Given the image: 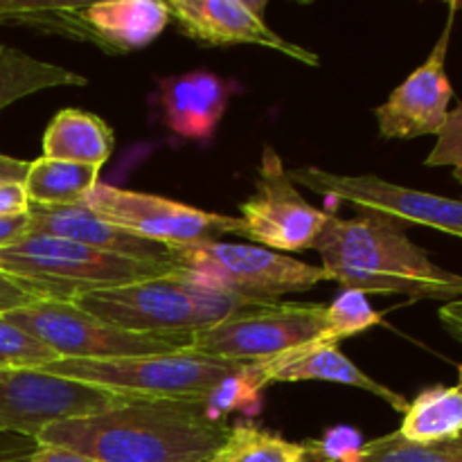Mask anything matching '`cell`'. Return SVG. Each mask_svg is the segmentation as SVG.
Here are the masks:
<instances>
[{"label": "cell", "instance_id": "obj_15", "mask_svg": "<svg viewBox=\"0 0 462 462\" xmlns=\"http://www.w3.org/2000/svg\"><path fill=\"white\" fill-rule=\"evenodd\" d=\"M246 377L257 393H262L271 383L328 382L370 393V395L383 400L391 409H395L402 415L409 409V400L402 393L383 386L377 379L370 377L368 373H364L329 338H316L307 346L284 352V355L264 361V364L246 365Z\"/></svg>", "mask_w": 462, "mask_h": 462}, {"label": "cell", "instance_id": "obj_35", "mask_svg": "<svg viewBox=\"0 0 462 462\" xmlns=\"http://www.w3.org/2000/svg\"><path fill=\"white\" fill-rule=\"evenodd\" d=\"M438 319H440V323L445 325L447 332H449L456 341L462 343V302L460 300L447 302L445 307L438 310Z\"/></svg>", "mask_w": 462, "mask_h": 462}, {"label": "cell", "instance_id": "obj_7", "mask_svg": "<svg viewBox=\"0 0 462 462\" xmlns=\"http://www.w3.org/2000/svg\"><path fill=\"white\" fill-rule=\"evenodd\" d=\"M316 338H329L328 305L271 302L199 329L192 334L189 350L221 361L255 365L307 346Z\"/></svg>", "mask_w": 462, "mask_h": 462}, {"label": "cell", "instance_id": "obj_5", "mask_svg": "<svg viewBox=\"0 0 462 462\" xmlns=\"http://www.w3.org/2000/svg\"><path fill=\"white\" fill-rule=\"evenodd\" d=\"M244 368L246 365L183 350L108 361L59 359L39 370L116 393L126 400L208 402Z\"/></svg>", "mask_w": 462, "mask_h": 462}, {"label": "cell", "instance_id": "obj_25", "mask_svg": "<svg viewBox=\"0 0 462 462\" xmlns=\"http://www.w3.org/2000/svg\"><path fill=\"white\" fill-rule=\"evenodd\" d=\"M356 462H462V436L456 440L418 445L393 431L365 442Z\"/></svg>", "mask_w": 462, "mask_h": 462}, {"label": "cell", "instance_id": "obj_21", "mask_svg": "<svg viewBox=\"0 0 462 462\" xmlns=\"http://www.w3.org/2000/svg\"><path fill=\"white\" fill-rule=\"evenodd\" d=\"M404 440L418 445L456 440L462 436V393L456 386L424 388L404 411L400 429Z\"/></svg>", "mask_w": 462, "mask_h": 462}, {"label": "cell", "instance_id": "obj_28", "mask_svg": "<svg viewBox=\"0 0 462 462\" xmlns=\"http://www.w3.org/2000/svg\"><path fill=\"white\" fill-rule=\"evenodd\" d=\"M427 167H451L454 179L462 185V102L447 113L445 125L438 131V140L424 161Z\"/></svg>", "mask_w": 462, "mask_h": 462}, {"label": "cell", "instance_id": "obj_36", "mask_svg": "<svg viewBox=\"0 0 462 462\" xmlns=\"http://www.w3.org/2000/svg\"><path fill=\"white\" fill-rule=\"evenodd\" d=\"M27 454L23 456H0V462H25Z\"/></svg>", "mask_w": 462, "mask_h": 462}, {"label": "cell", "instance_id": "obj_16", "mask_svg": "<svg viewBox=\"0 0 462 462\" xmlns=\"http://www.w3.org/2000/svg\"><path fill=\"white\" fill-rule=\"evenodd\" d=\"M233 84L210 70H189L158 79V102L167 129L185 140L208 143L226 116Z\"/></svg>", "mask_w": 462, "mask_h": 462}, {"label": "cell", "instance_id": "obj_18", "mask_svg": "<svg viewBox=\"0 0 462 462\" xmlns=\"http://www.w3.org/2000/svg\"><path fill=\"white\" fill-rule=\"evenodd\" d=\"M86 43L108 54H126L156 41L171 21L161 0H104L81 5Z\"/></svg>", "mask_w": 462, "mask_h": 462}, {"label": "cell", "instance_id": "obj_32", "mask_svg": "<svg viewBox=\"0 0 462 462\" xmlns=\"http://www.w3.org/2000/svg\"><path fill=\"white\" fill-rule=\"evenodd\" d=\"M27 233H30V215L0 219V251L12 246V244H16L18 239L25 237Z\"/></svg>", "mask_w": 462, "mask_h": 462}, {"label": "cell", "instance_id": "obj_27", "mask_svg": "<svg viewBox=\"0 0 462 462\" xmlns=\"http://www.w3.org/2000/svg\"><path fill=\"white\" fill-rule=\"evenodd\" d=\"M52 361H59L57 352H52L45 343L0 314V365L3 368L39 370Z\"/></svg>", "mask_w": 462, "mask_h": 462}, {"label": "cell", "instance_id": "obj_1", "mask_svg": "<svg viewBox=\"0 0 462 462\" xmlns=\"http://www.w3.org/2000/svg\"><path fill=\"white\" fill-rule=\"evenodd\" d=\"M230 427L201 400H125L111 409L59 420L34 445L59 447L97 462H208Z\"/></svg>", "mask_w": 462, "mask_h": 462}, {"label": "cell", "instance_id": "obj_19", "mask_svg": "<svg viewBox=\"0 0 462 462\" xmlns=\"http://www.w3.org/2000/svg\"><path fill=\"white\" fill-rule=\"evenodd\" d=\"M116 147L113 129L99 116L81 108H63L43 134V156L102 170Z\"/></svg>", "mask_w": 462, "mask_h": 462}, {"label": "cell", "instance_id": "obj_6", "mask_svg": "<svg viewBox=\"0 0 462 462\" xmlns=\"http://www.w3.org/2000/svg\"><path fill=\"white\" fill-rule=\"evenodd\" d=\"M174 269L194 282L251 305H271L275 298L310 291L320 282H332L323 266L253 246V244L206 242L170 248Z\"/></svg>", "mask_w": 462, "mask_h": 462}, {"label": "cell", "instance_id": "obj_22", "mask_svg": "<svg viewBox=\"0 0 462 462\" xmlns=\"http://www.w3.org/2000/svg\"><path fill=\"white\" fill-rule=\"evenodd\" d=\"M86 84L88 79L79 72L66 70L61 66L30 57L21 50L0 45V111L39 90Z\"/></svg>", "mask_w": 462, "mask_h": 462}, {"label": "cell", "instance_id": "obj_37", "mask_svg": "<svg viewBox=\"0 0 462 462\" xmlns=\"http://www.w3.org/2000/svg\"><path fill=\"white\" fill-rule=\"evenodd\" d=\"M456 370H458V383H456V388H458V391L462 393V364Z\"/></svg>", "mask_w": 462, "mask_h": 462}, {"label": "cell", "instance_id": "obj_2", "mask_svg": "<svg viewBox=\"0 0 462 462\" xmlns=\"http://www.w3.org/2000/svg\"><path fill=\"white\" fill-rule=\"evenodd\" d=\"M323 269L343 291L404 296L409 300H462V275L438 266L406 235V224L359 212L352 219L329 212L316 242Z\"/></svg>", "mask_w": 462, "mask_h": 462}, {"label": "cell", "instance_id": "obj_17", "mask_svg": "<svg viewBox=\"0 0 462 462\" xmlns=\"http://www.w3.org/2000/svg\"><path fill=\"white\" fill-rule=\"evenodd\" d=\"M30 233L50 235V237L70 239V242L84 244V246L97 248V251L113 253V255L135 257V260L152 262H171L170 248L161 244L147 242L143 237L126 233L108 221L99 219L84 206L66 208H45L30 206Z\"/></svg>", "mask_w": 462, "mask_h": 462}, {"label": "cell", "instance_id": "obj_30", "mask_svg": "<svg viewBox=\"0 0 462 462\" xmlns=\"http://www.w3.org/2000/svg\"><path fill=\"white\" fill-rule=\"evenodd\" d=\"M39 300H45V298L39 291H34L30 284L0 271V314H9V311H16Z\"/></svg>", "mask_w": 462, "mask_h": 462}, {"label": "cell", "instance_id": "obj_39", "mask_svg": "<svg viewBox=\"0 0 462 462\" xmlns=\"http://www.w3.org/2000/svg\"><path fill=\"white\" fill-rule=\"evenodd\" d=\"M460 302H462V300H460Z\"/></svg>", "mask_w": 462, "mask_h": 462}, {"label": "cell", "instance_id": "obj_24", "mask_svg": "<svg viewBox=\"0 0 462 462\" xmlns=\"http://www.w3.org/2000/svg\"><path fill=\"white\" fill-rule=\"evenodd\" d=\"M79 12L81 5L0 0V25L32 27V30L48 32V34H61L66 39L86 41Z\"/></svg>", "mask_w": 462, "mask_h": 462}, {"label": "cell", "instance_id": "obj_14", "mask_svg": "<svg viewBox=\"0 0 462 462\" xmlns=\"http://www.w3.org/2000/svg\"><path fill=\"white\" fill-rule=\"evenodd\" d=\"M180 34L201 45H262L305 66H320V57L291 43L264 21L266 0H167Z\"/></svg>", "mask_w": 462, "mask_h": 462}, {"label": "cell", "instance_id": "obj_29", "mask_svg": "<svg viewBox=\"0 0 462 462\" xmlns=\"http://www.w3.org/2000/svg\"><path fill=\"white\" fill-rule=\"evenodd\" d=\"M364 438L352 427L328 429L319 440H307L311 462H356Z\"/></svg>", "mask_w": 462, "mask_h": 462}, {"label": "cell", "instance_id": "obj_11", "mask_svg": "<svg viewBox=\"0 0 462 462\" xmlns=\"http://www.w3.org/2000/svg\"><path fill=\"white\" fill-rule=\"evenodd\" d=\"M244 237L275 253L310 251L316 246L329 212L311 206L287 176L282 158L264 144L255 192L239 203Z\"/></svg>", "mask_w": 462, "mask_h": 462}, {"label": "cell", "instance_id": "obj_26", "mask_svg": "<svg viewBox=\"0 0 462 462\" xmlns=\"http://www.w3.org/2000/svg\"><path fill=\"white\" fill-rule=\"evenodd\" d=\"M383 314L370 307L368 298L359 291H341L328 305V337L334 343H341L355 334L382 325Z\"/></svg>", "mask_w": 462, "mask_h": 462}, {"label": "cell", "instance_id": "obj_23", "mask_svg": "<svg viewBox=\"0 0 462 462\" xmlns=\"http://www.w3.org/2000/svg\"><path fill=\"white\" fill-rule=\"evenodd\" d=\"M210 462H311L307 442L284 440L282 436L255 424H235Z\"/></svg>", "mask_w": 462, "mask_h": 462}, {"label": "cell", "instance_id": "obj_34", "mask_svg": "<svg viewBox=\"0 0 462 462\" xmlns=\"http://www.w3.org/2000/svg\"><path fill=\"white\" fill-rule=\"evenodd\" d=\"M30 170V161H23V158L5 156L0 153V185L3 183H23Z\"/></svg>", "mask_w": 462, "mask_h": 462}, {"label": "cell", "instance_id": "obj_4", "mask_svg": "<svg viewBox=\"0 0 462 462\" xmlns=\"http://www.w3.org/2000/svg\"><path fill=\"white\" fill-rule=\"evenodd\" d=\"M0 271L30 284L45 300L72 302L99 289L165 275L174 271V264L113 255L70 239L27 233L0 251Z\"/></svg>", "mask_w": 462, "mask_h": 462}, {"label": "cell", "instance_id": "obj_20", "mask_svg": "<svg viewBox=\"0 0 462 462\" xmlns=\"http://www.w3.org/2000/svg\"><path fill=\"white\" fill-rule=\"evenodd\" d=\"M99 171L102 170L97 167L41 156L30 161V170L23 185H25L30 206H81L86 197L99 185Z\"/></svg>", "mask_w": 462, "mask_h": 462}, {"label": "cell", "instance_id": "obj_10", "mask_svg": "<svg viewBox=\"0 0 462 462\" xmlns=\"http://www.w3.org/2000/svg\"><path fill=\"white\" fill-rule=\"evenodd\" d=\"M287 176L293 185H302L311 192L347 203L356 208V212L391 217L406 226H429L454 237H462V197H440V194L391 183L374 174H334L319 167H296L287 170Z\"/></svg>", "mask_w": 462, "mask_h": 462}, {"label": "cell", "instance_id": "obj_9", "mask_svg": "<svg viewBox=\"0 0 462 462\" xmlns=\"http://www.w3.org/2000/svg\"><path fill=\"white\" fill-rule=\"evenodd\" d=\"M81 206L99 219L165 248L219 242L224 235L244 237V224L239 217L208 212L174 199L122 189L102 180Z\"/></svg>", "mask_w": 462, "mask_h": 462}, {"label": "cell", "instance_id": "obj_33", "mask_svg": "<svg viewBox=\"0 0 462 462\" xmlns=\"http://www.w3.org/2000/svg\"><path fill=\"white\" fill-rule=\"evenodd\" d=\"M25 462H97L93 458H86V456L75 454V451L59 449V447H34V451L27 454Z\"/></svg>", "mask_w": 462, "mask_h": 462}, {"label": "cell", "instance_id": "obj_13", "mask_svg": "<svg viewBox=\"0 0 462 462\" xmlns=\"http://www.w3.org/2000/svg\"><path fill=\"white\" fill-rule=\"evenodd\" d=\"M462 3H449V14L442 34L438 36L431 54L422 66L415 68L383 104L374 108L379 135L386 140H411L420 135H438L445 125L454 88L447 77V52L451 32L456 25V12Z\"/></svg>", "mask_w": 462, "mask_h": 462}, {"label": "cell", "instance_id": "obj_31", "mask_svg": "<svg viewBox=\"0 0 462 462\" xmlns=\"http://www.w3.org/2000/svg\"><path fill=\"white\" fill-rule=\"evenodd\" d=\"M30 212V199H27L23 183H3L0 185V219L9 217H23Z\"/></svg>", "mask_w": 462, "mask_h": 462}, {"label": "cell", "instance_id": "obj_38", "mask_svg": "<svg viewBox=\"0 0 462 462\" xmlns=\"http://www.w3.org/2000/svg\"><path fill=\"white\" fill-rule=\"evenodd\" d=\"M208 462H210V460H208Z\"/></svg>", "mask_w": 462, "mask_h": 462}, {"label": "cell", "instance_id": "obj_12", "mask_svg": "<svg viewBox=\"0 0 462 462\" xmlns=\"http://www.w3.org/2000/svg\"><path fill=\"white\" fill-rule=\"evenodd\" d=\"M125 400L116 393L41 370L0 365V433H16L34 440L48 424L97 413Z\"/></svg>", "mask_w": 462, "mask_h": 462}, {"label": "cell", "instance_id": "obj_8", "mask_svg": "<svg viewBox=\"0 0 462 462\" xmlns=\"http://www.w3.org/2000/svg\"><path fill=\"white\" fill-rule=\"evenodd\" d=\"M12 323L57 352L59 359L108 361L189 350L192 337H149L125 332L86 314L75 302L39 300L9 311Z\"/></svg>", "mask_w": 462, "mask_h": 462}, {"label": "cell", "instance_id": "obj_3", "mask_svg": "<svg viewBox=\"0 0 462 462\" xmlns=\"http://www.w3.org/2000/svg\"><path fill=\"white\" fill-rule=\"evenodd\" d=\"M79 310L125 332L149 337H192L199 329L251 310V302L194 282L179 269L156 278L99 289L79 296Z\"/></svg>", "mask_w": 462, "mask_h": 462}]
</instances>
